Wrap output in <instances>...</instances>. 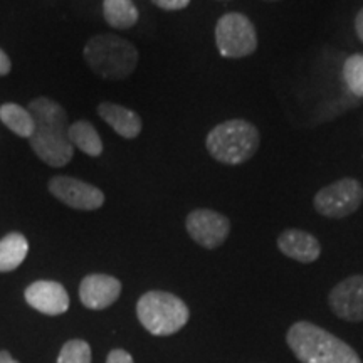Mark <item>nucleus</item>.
<instances>
[{"mask_svg":"<svg viewBox=\"0 0 363 363\" xmlns=\"http://www.w3.org/2000/svg\"><path fill=\"white\" fill-rule=\"evenodd\" d=\"M355 30H357L358 39L363 43V9H360V12H358L355 17Z\"/></svg>","mask_w":363,"mask_h":363,"instance_id":"b1692460","label":"nucleus"},{"mask_svg":"<svg viewBox=\"0 0 363 363\" xmlns=\"http://www.w3.org/2000/svg\"><path fill=\"white\" fill-rule=\"evenodd\" d=\"M88 66L103 79H126L138 65V49L115 34H98L84 48Z\"/></svg>","mask_w":363,"mask_h":363,"instance_id":"7ed1b4c3","label":"nucleus"},{"mask_svg":"<svg viewBox=\"0 0 363 363\" xmlns=\"http://www.w3.org/2000/svg\"><path fill=\"white\" fill-rule=\"evenodd\" d=\"M29 252V242L19 233H11L0 239V272L17 269Z\"/></svg>","mask_w":363,"mask_h":363,"instance_id":"2eb2a0df","label":"nucleus"},{"mask_svg":"<svg viewBox=\"0 0 363 363\" xmlns=\"http://www.w3.org/2000/svg\"><path fill=\"white\" fill-rule=\"evenodd\" d=\"M259 142V130L249 121L235 118L212 128L206 147L214 160L225 165H240L256 155Z\"/></svg>","mask_w":363,"mask_h":363,"instance_id":"20e7f679","label":"nucleus"},{"mask_svg":"<svg viewBox=\"0 0 363 363\" xmlns=\"http://www.w3.org/2000/svg\"><path fill=\"white\" fill-rule=\"evenodd\" d=\"M57 363H91V348L84 340H69L61 348Z\"/></svg>","mask_w":363,"mask_h":363,"instance_id":"aec40b11","label":"nucleus"},{"mask_svg":"<svg viewBox=\"0 0 363 363\" xmlns=\"http://www.w3.org/2000/svg\"><path fill=\"white\" fill-rule=\"evenodd\" d=\"M106 363H135V360L123 348H116V350L110 352Z\"/></svg>","mask_w":363,"mask_h":363,"instance_id":"4be33fe9","label":"nucleus"},{"mask_svg":"<svg viewBox=\"0 0 363 363\" xmlns=\"http://www.w3.org/2000/svg\"><path fill=\"white\" fill-rule=\"evenodd\" d=\"M330 310L335 316L350 323L363 321V274L343 279L328 294Z\"/></svg>","mask_w":363,"mask_h":363,"instance_id":"9d476101","label":"nucleus"},{"mask_svg":"<svg viewBox=\"0 0 363 363\" xmlns=\"http://www.w3.org/2000/svg\"><path fill=\"white\" fill-rule=\"evenodd\" d=\"M99 116L123 138H136L142 133V118L128 108L115 103H101L98 106Z\"/></svg>","mask_w":363,"mask_h":363,"instance_id":"4468645a","label":"nucleus"},{"mask_svg":"<svg viewBox=\"0 0 363 363\" xmlns=\"http://www.w3.org/2000/svg\"><path fill=\"white\" fill-rule=\"evenodd\" d=\"M104 19L115 29H130L138 21V9L133 0H104Z\"/></svg>","mask_w":363,"mask_h":363,"instance_id":"a211bd4d","label":"nucleus"},{"mask_svg":"<svg viewBox=\"0 0 363 363\" xmlns=\"http://www.w3.org/2000/svg\"><path fill=\"white\" fill-rule=\"evenodd\" d=\"M278 249L289 259L311 264L321 254V244L315 235L301 229H286L278 238Z\"/></svg>","mask_w":363,"mask_h":363,"instance_id":"ddd939ff","label":"nucleus"},{"mask_svg":"<svg viewBox=\"0 0 363 363\" xmlns=\"http://www.w3.org/2000/svg\"><path fill=\"white\" fill-rule=\"evenodd\" d=\"M11 67H12L11 59H9L7 54L0 49V78L9 74V72H11Z\"/></svg>","mask_w":363,"mask_h":363,"instance_id":"5701e85b","label":"nucleus"},{"mask_svg":"<svg viewBox=\"0 0 363 363\" xmlns=\"http://www.w3.org/2000/svg\"><path fill=\"white\" fill-rule=\"evenodd\" d=\"M34 118L30 147L40 160L51 167H65L72 160L74 147L67 138V115L61 104L49 98H38L29 103Z\"/></svg>","mask_w":363,"mask_h":363,"instance_id":"f257e3e1","label":"nucleus"},{"mask_svg":"<svg viewBox=\"0 0 363 363\" xmlns=\"http://www.w3.org/2000/svg\"><path fill=\"white\" fill-rule=\"evenodd\" d=\"M363 203V185L357 179H340L326 185L315 195L318 214L328 219H343L360 208Z\"/></svg>","mask_w":363,"mask_h":363,"instance_id":"0eeeda50","label":"nucleus"},{"mask_svg":"<svg viewBox=\"0 0 363 363\" xmlns=\"http://www.w3.org/2000/svg\"><path fill=\"white\" fill-rule=\"evenodd\" d=\"M49 192L59 202L76 211H96L104 203V194L101 190L74 177H54L49 180Z\"/></svg>","mask_w":363,"mask_h":363,"instance_id":"1a4fd4ad","label":"nucleus"},{"mask_svg":"<svg viewBox=\"0 0 363 363\" xmlns=\"http://www.w3.org/2000/svg\"><path fill=\"white\" fill-rule=\"evenodd\" d=\"M136 316L150 335L170 337L187 325L190 310L175 294L148 291L136 303Z\"/></svg>","mask_w":363,"mask_h":363,"instance_id":"39448f33","label":"nucleus"},{"mask_svg":"<svg viewBox=\"0 0 363 363\" xmlns=\"http://www.w3.org/2000/svg\"><path fill=\"white\" fill-rule=\"evenodd\" d=\"M343 81L358 98H363V54H353L343 65Z\"/></svg>","mask_w":363,"mask_h":363,"instance_id":"6ab92c4d","label":"nucleus"},{"mask_svg":"<svg viewBox=\"0 0 363 363\" xmlns=\"http://www.w3.org/2000/svg\"><path fill=\"white\" fill-rule=\"evenodd\" d=\"M216 44L220 56L224 57L251 56L257 49L256 27L244 13H225L216 26Z\"/></svg>","mask_w":363,"mask_h":363,"instance_id":"423d86ee","label":"nucleus"},{"mask_svg":"<svg viewBox=\"0 0 363 363\" xmlns=\"http://www.w3.org/2000/svg\"><path fill=\"white\" fill-rule=\"evenodd\" d=\"M121 283L108 274H89L81 281V303L89 310H104L120 298Z\"/></svg>","mask_w":363,"mask_h":363,"instance_id":"f8f14e48","label":"nucleus"},{"mask_svg":"<svg viewBox=\"0 0 363 363\" xmlns=\"http://www.w3.org/2000/svg\"><path fill=\"white\" fill-rule=\"evenodd\" d=\"M286 343L301 363H363L350 345L311 321L289 326Z\"/></svg>","mask_w":363,"mask_h":363,"instance_id":"f03ea898","label":"nucleus"},{"mask_svg":"<svg viewBox=\"0 0 363 363\" xmlns=\"http://www.w3.org/2000/svg\"><path fill=\"white\" fill-rule=\"evenodd\" d=\"M24 296L34 310L44 315L57 316L69 310V294L56 281H35L26 289Z\"/></svg>","mask_w":363,"mask_h":363,"instance_id":"9b49d317","label":"nucleus"},{"mask_svg":"<svg viewBox=\"0 0 363 363\" xmlns=\"http://www.w3.org/2000/svg\"><path fill=\"white\" fill-rule=\"evenodd\" d=\"M0 120L22 138H30L34 133V118L29 110L19 106L17 103H6L0 106Z\"/></svg>","mask_w":363,"mask_h":363,"instance_id":"f3484780","label":"nucleus"},{"mask_svg":"<svg viewBox=\"0 0 363 363\" xmlns=\"http://www.w3.org/2000/svg\"><path fill=\"white\" fill-rule=\"evenodd\" d=\"M157 7L163 11H182L190 4V0H152Z\"/></svg>","mask_w":363,"mask_h":363,"instance_id":"412c9836","label":"nucleus"},{"mask_svg":"<svg viewBox=\"0 0 363 363\" xmlns=\"http://www.w3.org/2000/svg\"><path fill=\"white\" fill-rule=\"evenodd\" d=\"M269 2H274V0H269Z\"/></svg>","mask_w":363,"mask_h":363,"instance_id":"a878e982","label":"nucleus"},{"mask_svg":"<svg viewBox=\"0 0 363 363\" xmlns=\"http://www.w3.org/2000/svg\"><path fill=\"white\" fill-rule=\"evenodd\" d=\"M67 138L72 147H78L89 157H99L103 153L101 136L89 121H76L67 128Z\"/></svg>","mask_w":363,"mask_h":363,"instance_id":"dca6fc26","label":"nucleus"},{"mask_svg":"<svg viewBox=\"0 0 363 363\" xmlns=\"http://www.w3.org/2000/svg\"><path fill=\"white\" fill-rule=\"evenodd\" d=\"M0 363H19L9 352H0Z\"/></svg>","mask_w":363,"mask_h":363,"instance_id":"393cba45","label":"nucleus"},{"mask_svg":"<svg viewBox=\"0 0 363 363\" xmlns=\"http://www.w3.org/2000/svg\"><path fill=\"white\" fill-rule=\"evenodd\" d=\"M185 227L190 238L206 249L222 246L230 234V220L211 208H197L190 212Z\"/></svg>","mask_w":363,"mask_h":363,"instance_id":"6e6552de","label":"nucleus"}]
</instances>
